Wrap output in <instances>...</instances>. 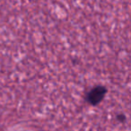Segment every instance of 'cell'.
Wrapping results in <instances>:
<instances>
[{
	"label": "cell",
	"instance_id": "6da1fadb",
	"mask_svg": "<svg viewBox=\"0 0 131 131\" xmlns=\"http://www.w3.org/2000/svg\"><path fill=\"white\" fill-rule=\"evenodd\" d=\"M107 90L103 86H96L94 87L87 95V101L92 105H97L99 104L105 96Z\"/></svg>",
	"mask_w": 131,
	"mask_h": 131
}]
</instances>
